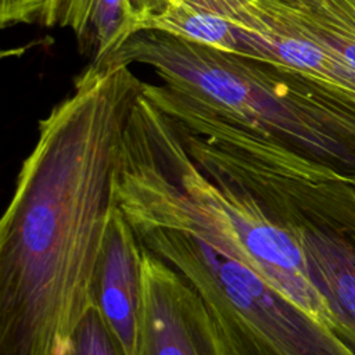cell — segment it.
Masks as SVG:
<instances>
[{"mask_svg": "<svg viewBox=\"0 0 355 355\" xmlns=\"http://www.w3.org/2000/svg\"><path fill=\"white\" fill-rule=\"evenodd\" d=\"M136 355H229L197 290L143 244Z\"/></svg>", "mask_w": 355, "mask_h": 355, "instance_id": "5b68a950", "label": "cell"}, {"mask_svg": "<svg viewBox=\"0 0 355 355\" xmlns=\"http://www.w3.org/2000/svg\"><path fill=\"white\" fill-rule=\"evenodd\" d=\"M216 173L250 194L298 240L331 330L355 352V186L306 159L223 151Z\"/></svg>", "mask_w": 355, "mask_h": 355, "instance_id": "3957f363", "label": "cell"}, {"mask_svg": "<svg viewBox=\"0 0 355 355\" xmlns=\"http://www.w3.org/2000/svg\"><path fill=\"white\" fill-rule=\"evenodd\" d=\"M141 298V244L114 204L96 263L92 302L122 355H136Z\"/></svg>", "mask_w": 355, "mask_h": 355, "instance_id": "8992f818", "label": "cell"}, {"mask_svg": "<svg viewBox=\"0 0 355 355\" xmlns=\"http://www.w3.org/2000/svg\"><path fill=\"white\" fill-rule=\"evenodd\" d=\"M171 3L172 0H129L136 32H139L147 21L161 15Z\"/></svg>", "mask_w": 355, "mask_h": 355, "instance_id": "7c38bea8", "label": "cell"}, {"mask_svg": "<svg viewBox=\"0 0 355 355\" xmlns=\"http://www.w3.org/2000/svg\"><path fill=\"white\" fill-rule=\"evenodd\" d=\"M308 28L355 72V0H300Z\"/></svg>", "mask_w": 355, "mask_h": 355, "instance_id": "9c48e42d", "label": "cell"}, {"mask_svg": "<svg viewBox=\"0 0 355 355\" xmlns=\"http://www.w3.org/2000/svg\"><path fill=\"white\" fill-rule=\"evenodd\" d=\"M154 29L220 51L237 53L232 24L218 12L190 0H172L166 10L147 21L140 31Z\"/></svg>", "mask_w": 355, "mask_h": 355, "instance_id": "ba28073f", "label": "cell"}, {"mask_svg": "<svg viewBox=\"0 0 355 355\" xmlns=\"http://www.w3.org/2000/svg\"><path fill=\"white\" fill-rule=\"evenodd\" d=\"M60 25L69 28L78 39L89 29L94 32V65H100L136 33L129 0H65Z\"/></svg>", "mask_w": 355, "mask_h": 355, "instance_id": "52a82bcc", "label": "cell"}, {"mask_svg": "<svg viewBox=\"0 0 355 355\" xmlns=\"http://www.w3.org/2000/svg\"><path fill=\"white\" fill-rule=\"evenodd\" d=\"M276 1H280V3H284V4H288V6H295L300 0H276Z\"/></svg>", "mask_w": 355, "mask_h": 355, "instance_id": "5bb4252c", "label": "cell"}, {"mask_svg": "<svg viewBox=\"0 0 355 355\" xmlns=\"http://www.w3.org/2000/svg\"><path fill=\"white\" fill-rule=\"evenodd\" d=\"M143 87L130 65L90 64L39 121L0 220V355H68L93 306L123 132Z\"/></svg>", "mask_w": 355, "mask_h": 355, "instance_id": "6da1fadb", "label": "cell"}, {"mask_svg": "<svg viewBox=\"0 0 355 355\" xmlns=\"http://www.w3.org/2000/svg\"><path fill=\"white\" fill-rule=\"evenodd\" d=\"M129 223L146 248L197 290L229 355H355L331 329L194 233L141 220Z\"/></svg>", "mask_w": 355, "mask_h": 355, "instance_id": "277c9868", "label": "cell"}, {"mask_svg": "<svg viewBox=\"0 0 355 355\" xmlns=\"http://www.w3.org/2000/svg\"><path fill=\"white\" fill-rule=\"evenodd\" d=\"M47 0H0V25L43 22Z\"/></svg>", "mask_w": 355, "mask_h": 355, "instance_id": "8fae6325", "label": "cell"}, {"mask_svg": "<svg viewBox=\"0 0 355 355\" xmlns=\"http://www.w3.org/2000/svg\"><path fill=\"white\" fill-rule=\"evenodd\" d=\"M64 6H65V0H47L44 22L47 25H57L61 19Z\"/></svg>", "mask_w": 355, "mask_h": 355, "instance_id": "4fadbf2b", "label": "cell"}, {"mask_svg": "<svg viewBox=\"0 0 355 355\" xmlns=\"http://www.w3.org/2000/svg\"><path fill=\"white\" fill-rule=\"evenodd\" d=\"M144 64L162 83L355 186V96L266 60L139 31L100 65ZM94 65V64H93Z\"/></svg>", "mask_w": 355, "mask_h": 355, "instance_id": "7a4b0ae2", "label": "cell"}, {"mask_svg": "<svg viewBox=\"0 0 355 355\" xmlns=\"http://www.w3.org/2000/svg\"><path fill=\"white\" fill-rule=\"evenodd\" d=\"M68 355H122L94 306L76 326Z\"/></svg>", "mask_w": 355, "mask_h": 355, "instance_id": "30bf717a", "label": "cell"}]
</instances>
